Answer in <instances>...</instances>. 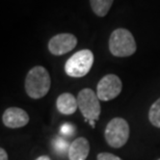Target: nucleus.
Here are the masks:
<instances>
[{"instance_id": "6e6552de", "label": "nucleus", "mask_w": 160, "mask_h": 160, "mask_svg": "<svg viewBox=\"0 0 160 160\" xmlns=\"http://www.w3.org/2000/svg\"><path fill=\"white\" fill-rule=\"evenodd\" d=\"M2 122L8 128H21L28 124L29 116L22 108L9 107L3 113Z\"/></svg>"}, {"instance_id": "f03ea898", "label": "nucleus", "mask_w": 160, "mask_h": 160, "mask_svg": "<svg viewBox=\"0 0 160 160\" xmlns=\"http://www.w3.org/2000/svg\"><path fill=\"white\" fill-rule=\"evenodd\" d=\"M109 50L117 57L131 56L136 51V43L129 30L118 28L109 38Z\"/></svg>"}, {"instance_id": "dca6fc26", "label": "nucleus", "mask_w": 160, "mask_h": 160, "mask_svg": "<svg viewBox=\"0 0 160 160\" xmlns=\"http://www.w3.org/2000/svg\"><path fill=\"white\" fill-rule=\"evenodd\" d=\"M0 160H8V154H6L4 149H0Z\"/></svg>"}, {"instance_id": "f3484780", "label": "nucleus", "mask_w": 160, "mask_h": 160, "mask_svg": "<svg viewBox=\"0 0 160 160\" xmlns=\"http://www.w3.org/2000/svg\"><path fill=\"white\" fill-rule=\"evenodd\" d=\"M37 160H51V158L48 157V156H41V157H39Z\"/></svg>"}, {"instance_id": "39448f33", "label": "nucleus", "mask_w": 160, "mask_h": 160, "mask_svg": "<svg viewBox=\"0 0 160 160\" xmlns=\"http://www.w3.org/2000/svg\"><path fill=\"white\" fill-rule=\"evenodd\" d=\"M78 108L84 117V121H97L101 113L100 99L97 92L91 88H83L77 96Z\"/></svg>"}, {"instance_id": "a211bd4d", "label": "nucleus", "mask_w": 160, "mask_h": 160, "mask_svg": "<svg viewBox=\"0 0 160 160\" xmlns=\"http://www.w3.org/2000/svg\"><path fill=\"white\" fill-rule=\"evenodd\" d=\"M95 122L96 121H88V123H89V125L92 127V128H95Z\"/></svg>"}, {"instance_id": "1a4fd4ad", "label": "nucleus", "mask_w": 160, "mask_h": 160, "mask_svg": "<svg viewBox=\"0 0 160 160\" xmlns=\"http://www.w3.org/2000/svg\"><path fill=\"white\" fill-rule=\"evenodd\" d=\"M70 160H85L89 153V142L84 137H78L69 148Z\"/></svg>"}, {"instance_id": "4468645a", "label": "nucleus", "mask_w": 160, "mask_h": 160, "mask_svg": "<svg viewBox=\"0 0 160 160\" xmlns=\"http://www.w3.org/2000/svg\"><path fill=\"white\" fill-rule=\"evenodd\" d=\"M60 132H62L63 135L66 136H70L73 135L74 133V126L70 123H65L62 125V128H60Z\"/></svg>"}, {"instance_id": "f8f14e48", "label": "nucleus", "mask_w": 160, "mask_h": 160, "mask_svg": "<svg viewBox=\"0 0 160 160\" xmlns=\"http://www.w3.org/2000/svg\"><path fill=\"white\" fill-rule=\"evenodd\" d=\"M149 121L154 127L160 128V98L156 100L150 108Z\"/></svg>"}, {"instance_id": "20e7f679", "label": "nucleus", "mask_w": 160, "mask_h": 160, "mask_svg": "<svg viewBox=\"0 0 160 160\" xmlns=\"http://www.w3.org/2000/svg\"><path fill=\"white\" fill-rule=\"evenodd\" d=\"M129 134L130 128L128 122L122 118H114L108 122L104 135L108 145L112 148L119 149L128 142Z\"/></svg>"}, {"instance_id": "6ab92c4d", "label": "nucleus", "mask_w": 160, "mask_h": 160, "mask_svg": "<svg viewBox=\"0 0 160 160\" xmlns=\"http://www.w3.org/2000/svg\"><path fill=\"white\" fill-rule=\"evenodd\" d=\"M158 160H160V158H159V159H158Z\"/></svg>"}, {"instance_id": "9b49d317", "label": "nucleus", "mask_w": 160, "mask_h": 160, "mask_svg": "<svg viewBox=\"0 0 160 160\" xmlns=\"http://www.w3.org/2000/svg\"><path fill=\"white\" fill-rule=\"evenodd\" d=\"M92 12L99 17H104L109 12L113 0H89Z\"/></svg>"}, {"instance_id": "f257e3e1", "label": "nucleus", "mask_w": 160, "mask_h": 160, "mask_svg": "<svg viewBox=\"0 0 160 160\" xmlns=\"http://www.w3.org/2000/svg\"><path fill=\"white\" fill-rule=\"evenodd\" d=\"M51 86L49 73L44 67L37 66L28 72L25 79V89L32 99H41L48 94Z\"/></svg>"}, {"instance_id": "ddd939ff", "label": "nucleus", "mask_w": 160, "mask_h": 160, "mask_svg": "<svg viewBox=\"0 0 160 160\" xmlns=\"http://www.w3.org/2000/svg\"><path fill=\"white\" fill-rule=\"evenodd\" d=\"M53 147H54V149H55V151L57 153H60V154L66 153L67 149L70 148L68 142H67L66 139H63L62 137H60V136L56 137V138L53 140Z\"/></svg>"}, {"instance_id": "423d86ee", "label": "nucleus", "mask_w": 160, "mask_h": 160, "mask_svg": "<svg viewBox=\"0 0 160 160\" xmlns=\"http://www.w3.org/2000/svg\"><path fill=\"white\" fill-rule=\"evenodd\" d=\"M122 81L114 74L104 76L97 85V96L100 101H110L117 98L122 92Z\"/></svg>"}, {"instance_id": "7ed1b4c3", "label": "nucleus", "mask_w": 160, "mask_h": 160, "mask_svg": "<svg viewBox=\"0 0 160 160\" xmlns=\"http://www.w3.org/2000/svg\"><path fill=\"white\" fill-rule=\"evenodd\" d=\"M94 63V54L91 50L84 49L70 57L65 65V71L70 77L80 78L91 71Z\"/></svg>"}, {"instance_id": "9d476101", "label": "nucleus", "mask_w": 160, "mask_h": 160, "mask_svg": "<svg viewBox=\"0 0 160 160\" xmlns=\"http://www.w3.org/2000/svg\"><path fill=\"white\" fill-rule=\"evenodd\" d=\"M56 107L60 113L66 114V116L73 114L78 108L77 99L70 92H63L57 98Z\"/></svg>"}, {"instance_id": "2eb2a0df", "label": "nucleus", "mask_w": 160, "mask_h": 160, "mask_svg": "<svg viewBox=\"0 0 160 160\" xmlns=\"http://www.w3.org/2000/svg\"><path fill=\"white\" fill-rule=\"evenodd\" d=\"M97 160H122L120 157L111 153H100L97 156Z\"/></svg>"}, {"instance_id": "0eeeda50", "label": "nucleus", "mask_w": 160, "mask_h": 160, "mask_svg": "<svg viewBox=\"0 0 160 160\" xmlns=\"http://www.w3.org/2000/svg\"><path fill=\"white\" fill-rule=\"evenodd\" d=\"M77 45V38L71 33H59L48 43V49L53 55H62L73 50Z\"/></svg>"}]
</instances>
